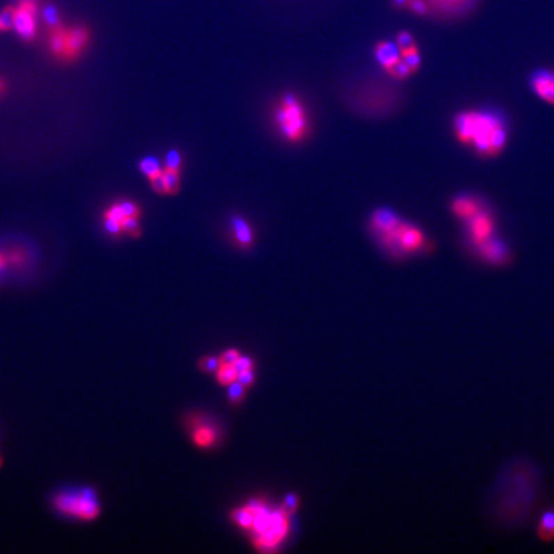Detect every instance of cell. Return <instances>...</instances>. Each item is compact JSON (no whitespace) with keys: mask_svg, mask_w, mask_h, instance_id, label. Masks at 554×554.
Instances as JSON below:
<instances>
[{"mask_svg":"<svg viewBox=\"0 0 554 554\" xmlns=\"http://www.w3.org/2000/svg\"><path fill=\"white\" fill-rule=\"evenodd\" d=\"M215 376H217V381L221 385L229 386L230 384L238 379V371L235 370V367L232 364H221V367L215 373Z\"/></svg>","mask_w":554,"mask_h":554,"instance_id":"ffe728a7","label":"cell"},{"mask_svg":"<svg viewBox=\"0 0 554 554\" xmlns=\"http://www.w3.org/2000/svg\"><path fill=\"white\" fill-rule=\"evenodd\" d=\"M107 218L116 220V221L122 224V221L126 218V215H124V211L121 209L120 204H118V206H115V207H112L108 211Z\"/></svg>","mask_w":554,"mask_h":554,"instance_id":"74e56055","label":"cell"},{"mask_svg":"<svg viewBox=\"0 0 554 554\" xmlns=\"http://www.w3.org/2000/svg\"><path fill=\"white\" fill-rule=\"evenodd\" d=\"M240 353L236 350V349H229V350H226L224 352L222 355H221V362L222 364H232L239 359Z\"/></svg>","mask_w":554,"mask_h":554,"instance_id":"8d00e7d4","label":"cell"},{"mask_svg":"<svg viewBox=\"0 0 554 554\" xmlns=\"http://www.w3.org/2000/svg\"><path fill=\"white\" fill-rule=\"evenodd\" d=\"M15 15H16V9L15 8H6L1 10L0 13V28L1 31H6L12 28L15 25Z\"/></svg>","mask_w":554,"mask_h":554,"instance_id":"4316f807","label":"cell"},{"mask_svg":"<svg viewBox=\"0 0 554 554\" xmlns=\"http://www.w3.org/2000/svg\"><path fill=\"white\" fill-rule=\"evenodd\" d=\"M4 267H6V262H4V258L0 256V271H1V270H3Z\"/></svg>","mask_w":554,"mask_h":554,"instance_id":"b9f144b4","label":"cell"},{"mask_svg":"<svg viewBox=\"0 0 554 554\" xmlns=\"http://www.w3.org/2000/svg\"><path fill=\"white\" fill-rule=\"evenodd\" d=\"M150 184H152V188H153V190L158 193V194H165L167 193V188H165V176H163V172H161V174H156V176H153V177H150Z\"/></svg>","mask_w":554,"mask_h":554,"instance_id":"d6a6232c","label":"cell"},{"mask_svg":"<svg viewBox=\"0 0 554 554\" xmlns=\"http://www.w3.org/2000/svg\"><path fill=\"white\" fill-rule=\"evenodd\" d=\"M466 224H467L469 236L475 248L494 238V231H496L494 218L487 211L481 209L478 215L466 221Z\"/></svg>","mask_w":554,"mask_h":554,"instance_id":"5b68a950","label":"cell"},{"mask_svg":"<svg viewBox=\"0 0 554 554\" xmlns=\"http://www.w3.org/2000/svg\"><path fill=\"white\" fill-rule=\"evenodd\" d=\"M458 140L482 157H496L507 145L508 131L502 115L491 111H466L453 120Z\"/></svg>","mask_w":554,"mask_h":554,"instance_id":"6da1fadb","label":"cell"},{"mask_svg":"<svg viewBox=\"0 0 554 554\" xmlns=\"http://www.w3.org/2000/svg\"><path fill=\"white\" fill-rule=\"evenodd\" d=\"M140 170L141 172L144 174H147L149 179L150 177H153V176H156V174L163 172L159 161H158L157 158L152 157V156L145 157L141 161Z\"/></svg>","mask_w":554,"mask_h":554,"instance_id":"7402d4cb","label":"cell"},{"mask_svg":"<svg viewBox=\"0 0 554 554\" xmlns=\"http://www.w3.org/2000/svg\"><path fill=\"white\" fill-rule=\"evenodd\" d=\"M277 130L290 142L303 140L308 131L306 109L294 94H285L275 113Z\"/></svg>","mask_w":554,"mask_h":554,"instance_id":"3957f363","label":"cell"},{"mask_svg":"<svg viewBox=\"0 0 554 554\" xmlns=\"http://www.w3.org/2000/svg\"><path fill=\"white\" fill-rule=\"evenodd\" d=\"M299 502H300V499H299L298 494L289 493L284 498V507L282 508L286 511L288 514H293L298 510Z\"/></svg>","mask_w":554,"mask_h":554,"instance_id":"83f0119b","label":"cell"},{"mask_svg":"<svg viewBox=\"0 0 554 554\" xmlns=\"http://www.w3.org/2000/svg\"><path fill=\"white\" fill-rule=\"evenodd\" d=\"M120 207L124 211L126 217H136L138 213H139L138 208H136V206H135L133 203H131V202H122V203L120 204Z\"/></svg>","mask_w":554,"mask_h":554,"instance_id":"f35d334b","label":"cell"},{"mask_svg":"<svg viewBox=\"0 0 554 554\" xmlns=\"http://www.w3.org/2000/svg\"><path fill=\"white\" fill-rule=\"evenodd\" d=\"M36 1L35 0H21L19 7L16 9L13 28L17 33L25 39L31 40L36 33Z\"/></svg>","mask_w":554,"mask_h":554,"instance_id":"8992f818","label":"cell"},{"mask_svg":"<svg viewBox=\"0 0 554 554\" xmlns=\"http://www.w3.org/2000/svg\"><path fill=\"white\" fill-rule=\"evenodd\" d=\"M121 225H122V229H124V231L131 232L133 235V234L135 235L139 234V224H138V220L135 217H126Z\"/></svg>","mask_w":554,"mask_h":554,"instance_id":"d590c367","label":"cell"},{"mask_svg":"<svg viewBox=\"0 0 554 554\" xmlns=\"http://www.w3.org/2000/svg\"><path fill=\"white\" fill-rule=\"evenodd\" d=\"M386 71H388L390 75L393 76L394 79H397V80H405V79H407L408 76L412 74L411 70H409V67L405 65V60L402 58L399 59L398 62H396L393 66L389 67Z\"/></svg>","mask_w":554,"mask_h":554,"instance_id":"d4e9b609","label":"cell"},{"mask_svg":"<svg viewBox=\"0 0 554 554\" xmlns=\"http://www.w3.org/2000/svg\"><path fill=\"white\" fill-rule=\"evenodd\" d=\"M479 256L489 265L502 266L510 259V252L500 240L491 238L476 247Z\"/></svg>","mask_w":554,"mask_h":554,"instance_id":"ba28073f","label":"cell"},{"mask_svg":"<svg viewBox=\"0 0 554 554\" xmlns=\"http://www.w3.org/2000/svg\"><path fill=\"white\" fill-rule=\"evenodd\" d=\"M408 1H409V0H393L394 6H397L398 8L407 7V6H408Z\"/></svg>","mask_w":554,"mask_h":554,"instance_id":"60d3db41","label":"cell"},{"mask_svg":"<svg viewBox=\"0 0 554 554\" xmlns=\"http://www.w3.org/2000/svg\"><path fill=\"white\" fill-rule=\"evenodd\" d=\"M165 163H167V168L170 170H174L179 171L180 165H181V156L177 150H171L168 152L167 157H165Z\"/></svg>","mask_w":554,"mask_h":554,"instance_id":"4dcf8cb0","label":"cell"},{"mask_svg":"<svg viewBox=\"0 0 554 554\" xmlns=\"http://www.w3.org/2000/svg\"><path fill=\"white\" fill-rule=\"evenodd\" d=\"M408 7L414 10V13L420 15V16H425L429 13V3L426 0H409L408 1Z\"/></svg>","mask_w":554,"mask_h":554,"instance_id":"1f68e13d","label":"cell"},{"mask_svg":"<svg viewBox=\"0 0 554 554\" xmlns=\"http://www.w3.org/2000/svg\"><path fill=\"white\" fill-rule=\"evenodd\" d=\"M538 535L544 541L554 539V511L544 513L539 521Z\"/></svg>","mask_w":554,"mask_h":554,"instance_id":"e0dca14e","label":"cell"},{"mask_svg":"<svg viewBox=\"0 0 554 554\" xmlns=\"http://www.w3.org/2000/svg\"><path fill=\"white\" fill-rule=\"evenodd\" d=\"M400 222H402V220L398 217L397 213H394L391 209H388V208L377 209L373 213V220H371L373 229L380 236L396 230Z\"/></svg>","mask_w":554,"mask_h":554,"instance_id":"8fae6325","label":"cell"},{"mask_svg":"<svg viewBox=\"0 0 554 554\" xmlns=\"http://www.w3.org/2000/svg\"><path fill=\"white\" fill-rule=\"evenodd\" d=\"M221 358L220 357L207 356L203 357L199 362V368L206 373H215L217 370L221 367Z\"/></svg>","mask_w":554,"mask_h":554,"instance_id":"cb8c5ba5","label":"cell"},{"mask_svg":"<svg viewBox=\"0 0 554 554\" xmlns=\"http://www.w3.org/2000/svg\"><path fill=\"white\" fill-rule=\"evenodd\" d=\"M288 529H289V521H288L286 511L284 508L272 511L270 526L261 535H256L254 544H256V549L261 552H267V553L273 552L276 549V546H279L288 535Z\"/></svg>","mask_w":554,"mask_h":554,"instance_id":"277c9868","label":"cell"},{"mask_svg":"<svg viewBox=\"0 0 554 554\" xmlns=\"http://www.w3.org/2000/svg\"><path fill=\"white\" fill-rule=\"evenodd\" d=\"M236 380L239 381L241 385H244V386L248 389V388H250V386L254 384L256 375H254V371H253V370L241 371V373H238V379H236Z\"/></svg>","mask_w":554,"mask_h":554,"instance_id":"e575fe53","label":"cell"},{"mask_svg":"<svg viewBox=\"0 0 554 554\" xmlns=\"http://www.w3.org/2000/svg\"><path fill=\"white\" fill-rule=\"evenodd\" d=\"M104 226H106V230H107L108 232H111V234H118V232L121 231V229H122L121 222H118L116 220H112V218H107Z\"/></svg>","mask_w":554,"mask_h":554,"instance_id":"ab89813d","label":"cell"},{"mask_svg":"<svg viewBox=\"0 0 554 554\" xmlns=\"http://www.w3.org/2000/svg\"><path fill=\"white\" fill-rule=\"evenodd\" d=\"M402 59L405 60V65L409 67L412 74L418 71V68L421 66V57H420V51H418L417 45H414L412 48H408V49L402 50Z\"/></svg>","mask_w":554,"mask_h":554,"instance_id":"d6986e66","label":"cell"},{"mask_svg":"<svg viewBox=\"0 0 554 554\" xmlns=\"http://www.w3.org/2000/svg\"><path fill=\"white\" fill-rule=\"evenodd\" d=\"M375 56L381 66L388 70L402 58V51L399 49L397 42H380L375 48Z\"/></svg>","mask_w":554,"mask_h":554,"instance_id":"4fadbf2b","label":"cell"},{"mask_svg":"<svg viewBox=\"0 0 554 554\" xmlns=\"http://www.w3.org/2000/svg\"><path fill=\"white\" fill-rule=\"evenodd\" d=\"M42 17L45 19V22L50 26L58 25L59 15L58 10L54 6H48L42 10Z\"/></svg>","mask_w":554,"mask_h":554,"instance_id":"f546056e","label":"cell"},{"mask_svg":"<svg viewBox=\"0 0 554 554\" xmlns=\"http://www.w3.org/2000/svg\"><path fill=\"white\" fill-rule=\"evenodd\" d=\"M472 0H432L434 6L448 15H455L464 12L467 6H470Z\"/></svg>","mask_w":554,"mask_h":554,"instance_id":"2e32d148","label":"cell"},{"mask_svg":"<svg viewBox=\"0 0 554 554\" xmlns=\"http://www.w3.org/2000/svg\"><path fill=\"white\" fill-rule=\"evenodd\" d=\"M0 464H1V458H0Z\"/></svg>","mask_w":554,"mask_h":554,"instance_id":"7bdbcfd3","label":"cell"},{"mask_svg":"<svg viewBox=\"0 0 554 554\" xmlns=\"http://www.w3.org/2000/svg\"><path fill=\"white\" fill-rule=\"evenodd\" d=\"M532 91L546 103L554 104V72L548 70L537 71L531 76Z\"/></svg>","mask_w":554,"mask_h":554,"instance_id":"9c48e42d","label":"cell"},{"mask_svg":"<svg viewBox=\"0 0 554 554\" xmlns=\"http://www.w3.org/2000/svg\"><path fill=\"white\" fill-rule=\"evenodd\" d=\"M0 31H1V28H0Z\"/></svg>","mask_w":554,"mask_h":554,"instance_id":"f6af8a7d","label":"cell"},{"mask_svg":"<svg viewBox=\"0 0 554 554\" xmlns=\"http://www.w3.org/2000/svg\"><path fill=\"white\" fill-rule=\"evenodd\" d=\"M163 176H165L167 194H176L177 190H179V188H180V176H179V171L165 168Z\"/></svg>","mask_w":554,"mask_h":554,"instance_id":"603a6c76","label":"cell"},{"mask_svg":"<svg viewBox=\"0 0 554 554\" xmlns=\"http://www.w3.org/2000/svg\"><path fill=\"white\" fill-rule=\"evenodd\" d=\"M50 47L56 54L66 53V35L62 31H56L51 35L50 39Z\"/></svg>","mask_w":554,"mask_h":554,"instance_id":"484cf974","label":"cell"},{"mask_svg":"<svg viewBox=\"0 0 554 554\" xmlns=\"http://www.w3.org/2000/svg\"><path fill=\"white\" fill-rule=\"evenodd\" d=\"M247 396V388L241 385L239 381H234L227 388V399L232 405H239L243 403Z\"/></svg>","mask_w":554,"mask_h":554,"instance_id":"44dd1931","label":"cell"},{"mask_svg":"<svg viewBox=\"0 0 554 554\" xmlns=\"http://www.w3.org/2000/svg\"><path fill=\"white\" fill-rule=\"evenodd\" d=\"M235 370L238 373L241 371H247V370H253L254 368V361L250 357H239V359L234 364Z\"/></svg>","mask_w":554,"mask_h":554,"instance_id":"836d02e7","label":"cell"},{"mask_svg":"<svg viewBox=\"0 0 554 554\" xmlns=\"http://www.w3.org/2000/svg\"><path fill=\"white\" fill-rule=\"evenodd\" d=\"M57 512L79 521H94L101 511L99 498L92 488L68 489L53 496Z\"/></svg>","mask_w":554,"mask_h":554,"instance_id":"7a4b0ae2","label":"cell"},{"mask_svg":"<svg viewBox=\"0 0 554 554\" xmlns=\"http://www.w3.org/2000/svg\"><path fill=\"white\" fill-rule=\"evenodd\" d=\"M0 89H1V83H0Z\"/></svg>","mask_w":554,"mask_h":554,"instance_id":"ee69618b","label":"cell"},{"mask_svg":"<svg viewBox=\"0 0 554 554\" xmlns=\"http://www.w3.org/2000/svg\"><path fill=\"white\" fill-rule=\"evenodd\" d=\"M217 440L215 431L207 426H202L193 431V441L199 448H209L215 444Z\"/></svg>","mask_w":554,"mask_h":554,"instance_id":"9a60e30c","label":"cell"},{"mask_svg":"<svg viewBox=\"0 0 554 554\" xmlns=\"http://www.w3.org/2000/svg\"><path fill=\"white\" fill-rule=\"evenodd\" d=\"M425 244V236L423 232L412 225L405 224L399 226L397 232V245L398 252L400 253H414L423 247Z\"/></svg>","mask_w":554,"mask_h":554,"instance_id":"52a82bcc","label":"cell"},{"mask_svg":"<svg viewBox=\"0 0 554 554\" xmlns=\"http://www.w3.org/2000/svg\"><path fill=\"white\" fill-rule=\"evenodd\" d=\"M232 235L235 243L239 245L240 248H250L254 240L253 230L250 225L241 218L239 215H234L231 218Z\"/></svg>","mask_w":554,"mask_h":554,"instance_id":"7c38bea8","label":"cell"},{"mask_svg":"<svg viewBox=\"0 0 554 554\" xmlns=\"http://www.w3.org/2000/svg\"><path fill=\"white\" fill-rule=\"evenodd\" d=\"M88 31L83 27H75L71 33L66 35V53L74 56L83 49L88 42Z\"/></svg>","mask_w":554,"mask_h":554,"instance_id":"5bb4252c","label":"cell"},{"mask_svg":"<svg viewBox=\"0 0 554 554\" xmlns=\"http://www.w3.org/2000/svg\"><path fill=\"white\" fill-rule=\"evenodd\" d=\"M397 45L399 47L400 51L408 49V48H412V47L416 45L414 36L411 33H407V31H400V33H398Z\"/></svg>","mask_w":554,"mask_h":554,"instance_id":"f1b7e54d","label":"cell"},{"mask_svg":"<svg viewBox=\"0 0 554 554\" xmlns=\"http://www.w3.org/2000/svg\"><path fill=\"white\" fill-rule=\"evenodd\" d=\"M452 213L464 221H469L482 209L480 202L472 195H459L452 200Z\"/></svg>","mask_w":554,"mask_h":554,"instance_id":"30bf717a","label":"cell"},{"mask_svg":"<svg viewBox=\"0 0 554 554\" xmlns=\"http://www.w3.org/2000/svg\"><path fill=\"white\" fill-rule=\"evenodd\" d=\"M231 520L241 529L250 530L253 526V522H254V513L252 512L245 505V507H241V508L232 511Z\"/></svg>","mask_w":554,"mask_h":554,"instance_id":"ac0fdd59","label":"cell"}]
</instances>
